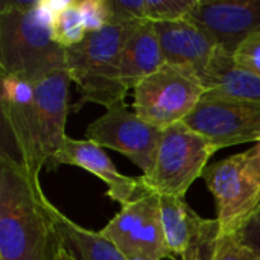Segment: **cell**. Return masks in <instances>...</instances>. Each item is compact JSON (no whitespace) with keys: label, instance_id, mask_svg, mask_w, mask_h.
<instances>
[{"label":"cell","instance_id":"cell-1","mask_svg":"<svg viewBox=\"0 0 260 260\" xmlns=\"http://www.w3.org/2000/svg\"><path fill=\"white\" fill-rule=\"evenodd\" d=\"M40 178L0 154V260H53L59 238Z\"/></svg>","mask_w":260,"mask_h":260},{"label":"cell","instance_id":"cell-2","mask_svg":"<svg viewBox=\"0 0 260 260\" xmlns=\"http://www.w3.org/2000/svg\"><path fill=\"white\" fill-rule=\"evenodd\" d=\"M69 0L3 2L0 9V73L32 82L67 70L66 47L52 35V23Z\"/></svg>","mask_w":260,"mask_h":260},{"label":"cell","instance_id":"cell-3","mask_svg":"<svg viewBox=\"0 0 260 260\" xmlns=\"http://www.w3.org/2000/svg\"><path fill=\"white\" fill-rule=\"evenodd\" d=\"M70 82L67 70L55 72L35 81L30 102H0L3 125L15 142L20 163L35 178H40L44 166H50L69 137L66 123Z\"/></svg>","mask_w":260,"mask_h":260},{"label":"cell","instance_id":"cell-4","mask_svg":"<svg viewBox=\"0 0 260 260\" xmlns=\"http://www.w3.org/2000/svg\"><path fill=\"white\" fill-rule=\"evenodd\" d=\"M136 23L110 24L66 49L67 72L81 91V104L91 102L107 108L125 99L128 91L120 81V58Z\"/></svg>","mask_w":260,"mask_h":260},{"label":"cell","instance_id":"cell-5","mask_svg":"<svg viewBox=\"0 0 260 260\" xmlns=\"http://www.w3.org/2000/svg\"><path fill=\"white\" fill-rule=\"evenodd\" d=\"M216 203L221 236L238 235L260 209V151L256 146L209 165L203 174Z\"/></svg>","mask_w":260,"mask_h":260},{"label":"cell","instance_id":"cell-6","mask_svg":"<svg viewBox=\"0 0 260 260\" xmlns=\"http://www.w3.org/2000/svg\"><path fill=\"white\" fill-rule=\"evenodd\" d=\"M215 148L184 122L163 129L155 163L142 175V187L158 195L184 198L189 187L203 177Z\"/></svg>","mask_w":260,"mask_h":260},{"label":"cell","instance_id":"cell-7","mask_svg":"<svg viewBox=\"0 0 260 260\" xmlns=\"http://www.w3.org/2000/svg\"><path fill=\"white\" fill-rule=\"evenodd\" d=\"M204 93L193 69L165 62L134 88L133 108L145 122L163 131L183 122Z\"/></svg>","mask_w":260,"mask_h":260},{"label":"cell","instance_id":"cell-8","mask_svg":"<svg viewBox=\"0 0 260 260\" xmlns=\"http://www.w3.org/2000/svg\"><path fill=\"white\" fill-rule=\"evenodd\" d=\"M101 235L128 260L174 257L166 247L160 195L143 187L101 230Z\"/></svg>","mask_w":260,"mask_h":260},{"label":"cell","instance_id":"cell-9","mask_svg":"<svg viewBox=\"0 0 260 260\" xmlns=\"http://www.w3.org/2000/svg\"><path fill=\"white\" fill-rule=\"evenodd\" d=\"M85 136L102 148L120 152L148 175L154 168L163 131L145 122L122 99L108 105L87 126Z\"/></svg>","mask_w":260,"mask_h":260},{"label":"cell","instance_id":"cell-10","mask_svg":"<svg viewBox=\"0 0 260 260\" xmlns=\"http://www.w3.org/2000/svg\"><path fill=\"white\" fill-rule=\"evenodd\" d=\"M215 151L242 143H260V102L206 98L183 120Z\"/></svg>","mask_w":260,"mask_h":260},{"label":"cell","instance_id":"cell-11","mask_svg":"<svg viewBox=\"0 0 260 260\" xmlns=\"http://www.w3.org/2000/svg\"><path fill=\"white\" fill-rule=\"evenodd\" d=\"M186 18L204 29L219 47L235 53L260 30V0H198Z\"/></svg>","mask_w":260,"mask_h":260},{"label":"cell","instance_id":"cell-12","mask_svg":"<svg viewBox=\"0 0 260 260\" xmlns=\"http://www.w3.org/2000/svg\"><path fill=\"white\" fill-rule=\"evenodd\" d=\"M61 165H70L82 168L87 172L98 177L107 186V197L119 203L122 207L134 200V197L142 190L140 177L122 175L111 158L105 154L102 146L85 139L78 140L67 137L50 163L49 169L53 171Z\"/></svg>","mask_w":260,"mask_h":260},{"label":"cell","instance_id":"cell-13","mask_svg":"<svg viewBox=\"0 0 260 260\" xmlns=\"http://www.w3.org/2000/svg\"><path fill=\"white\" fill-rule=\"evenodd\" d=\"M154 26L165 61L190 67L197 75L201 73L219 47L204 29L187 18L154 23Z\"/></svg>","mask_w":260,"mask_h":260},{"label":"cell","instance_id":"cell-14","mask_svg":"<svg viewBox=\"0 0 260 260\" xmlns=\"http://www.w3.org/2000/svg\"><path fill=\"white\" fill-rule=\"evenodd\" d=\"M206 98L222 101L260 102V78L241 67L235 55L218 47L198 75Z\"/></svg>","mask_w":260,"mask_h":260},{"label":"cell","instance_id":"cell-15","mask_svg":"<svg viewBox=\"0 0 260 260\" xmlns=\"http://www.w3.org/2000/svg\"><path fill=\"white\" fill-rule=\"evenodd\" d=\"M165 62L154 23L137 21L123 44L120 58V81L125 90H134Z\"/></svg>","mask_w":260,"mask_h":260},{"label":"cell","instance_id":"cell-16","mask_svg":"<svg viewBox=\"0 0 260 260\" xmlns=\"http://www.w3.org/2000/svg\"><path fill=\"white\" fill-rule=\"evenodd\" d=\"M50 213L56 227L59 245L76 260H128L114 244L101 235V232L78 225L53 204H50Z\"/></svg>","mask_w":260,"mask_h":260},{"label":"cell","instance_id":"cell-17","mask_svg":"<svg viewBox=\"0 0 260 260\" xmlns=\"http://www.w3.org/2000/svg\"><path fill=\"white\" fill-rule=\"evenodd\" d=\"M160 206L166 247L172 256H183L201 216L189 207L184 198L160 195Z\"/></svg>","mask_w":260,"mask_h":260},{"label":"cell","instance_id":"cell-18","mask_svg":"<svg viewBox=\"0 0 260 260\" xmlns=\"http://www.w3.org/2000/svg\"><path fill=\"white\" fill-rule=\"evenodd\" d=\"M52 35L53 40L66 49L79 44L85 38L87 30L84 27L79 2L69 0L67 6L56 12L52 23Z\"/></svg>","mask_w":260,"mask_h":260},{"label":"cell","instance_id":"cell-19","mask_svg":"<svg viewBox=\"0 0 260 260\" xmlns=\"http://www.w3.org/2000/svg\"><path fill=\"white\" fill-rule=\"evenodd\" d=\"M219 238L221 230L218 221L201 218L181 257L183 260H213Z\"/></svg>","mask_w":260,"mask_h":260},{"label":"cell","instance_id":"cell-20","mask_svg":"<svg viewBox=\"0 0 260 260\" xmlns=\"http://www.w3.org/2000/svg\"><path fill=\"white\" fill-rule=\"evenodd\" d=\"M198 0H143L142 12L145 21L161 23L183 20Z\"/></svg>","mask_w":260,"mask_h":260},{"label":"cell","instance_id":"cell-21","mask_svg":"<svg viewBox=\"0 0 260 260\" xmlns=\"http://www.w3.org/2000/svg\"><path fill=\"white\" fill-rule=\"evenodd\" d=\"M79 9L87 34L99 32L111 23L107 0H79Z\"/></svg>","mask_w":260,"mask_h":260},{"label":"cell","instance_id":"cell-22","mask_svg":"<svg viewBox=\"0 0 260 260\" xmlns=\"http://www.w3.org/2000/svg\"><path fill=\"white\" fill-rule=\"evenodd\" d=\"M213 260H260V256L245 245L238 235L221 236Z\"/></svg>","mask_w":260,"mask_h":260},{"label":"cell","instance_id":"cell-23","mask_svg":"<svg viewBox=\"0 0 260 260\" xmlns=\"http://www.w3.org/2000/svg\"><path fill=\"white\" fill-rule=\"evenodd\" d=\"M233 55L241 67L260 78V30L250 35Z\"/></svg>","mask_w":260,"mask_h":260},{"label":"cell","instance_id":"cell-24","mask_svg":"<svg viewBox=\"0 0 260 260\" xmlns=\"http://www.w3.org/2000/svg\"><path fill=\"white\" fill-rule=\"evenodd\" d=\"M238 236L245 245L253 248L260 256V209L250 219V222L238 233Z\"/></svg>","mask_w":260,"mask_h":260},{"label":"cell","instance_id":"cell-25","mask_svg":"<svg viewBox=\"0 0 260 260\" xmlns=\"http://www.w3.org/2000/svg\"><path fill=\"white\" fill-rule=\"evenodd\" d=\"M53 260H76L64 247H59V250L56 251V254H55V257Z\"/></svg>","mask_w":260,"mask_h":260},{"label":"cell","instance_id":"cell-26","mask_svg":"<svg viewBox=\"0 0 260 260\" xmlns=\"http://www.w3.org/2000/svg\"><path fill=\"white\" fill-rule=\"evenodd\" d=\"M257 145V148H259V151H260V143H256Z\"/></svg>","mask_w":260,"mask_h":260},{"label":"cell","instance_id":"cell-27","mask_svg":"<svg viewBox=\"0 0 260 260\" xmlns=\"http://www.w3.org/2000/svg\"><path fill=\"white\" fill-rule=\"evenodd\" d=\"M169 260H177V259H175V257H172V259H169Z\"/></svg>","mask_w":260,"mask_h":260}]
</instances>
